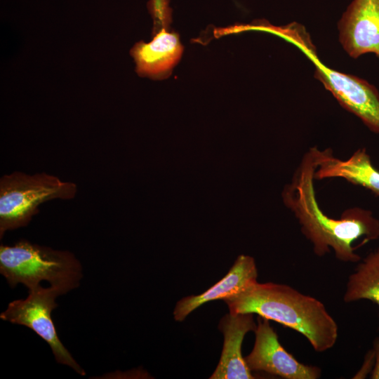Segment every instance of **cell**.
Masks as SVG:
<instances>
[{
	"label": "cell",
	"mask_w": 379,
	"mask_h": 379,
	"mask_svg": "<svg viewBox=\"0 0 379 379\" xmlns=\"http://www.w3.org/2000/svg\"><path fill=\"white\" fill-rule=\"evenodd\" d=\"M317 164L312 148L302 157L290 183L281 197L285 206L294 214L301 232L310 241L313 251L322 257L333 250L335 257L345 262H358L354 243L365 244L379 239V220L373 213L359 207L350 208L339 218L323 212L318 204L314 187Z\"/></svg>",
	"instance_id": "cell-1"
},
{
	"label": "cell",
	"mask_w": 379,
	"mask_h": 379,
	"mask_svg": "<svg viewBox=\"0 0 379 379\" xmlns=\"http://www.w3.org/2000/svg\"><path fill=\"white\" fill-rule=\"evenodd\" d=\"M224 301L230 313L256 314L300 333L316 352L337 342L338 327L325 305L288 285L257 281Z\"/></svg>",
	"instance_id": "cell-2"
},
{
	"label": "cell",
	"mask_w": 379,
	"mask_h": 379,
	"mask_svg": "<svg viewBox=\"0 0 379 379\" xmlns=\"http://www.w3.org/2000/svg\"><path fill=\"white\" fill-rule=\"evenodd\" d=\"M79 261L69 251L21 240L13 246H0V272L11 287L18 284L28 289L40 285L41 281L51 286L72 290L78 286L82 277Z\"/></svg>",
	"instance_id": "cell-3"
},
{
	"label": "cell",
	"mask_w": 379,
	"mask_h": 379,
	"mask_svg": "<svg viewBox=\"0 0 379 379\" xmlns=\"http://www.w3.org/2000/svg\"><path fill=\"white\" fill-rule=\"evenodd\" d=\"M77 192L75 183L46 173L4 175L0 179V238L8 230L27 225L44 202L72 199Z\"/></svg>",
	"instance_id": "cell-4"
},
{
	"label": "cell",
	"mask_w": 379,
	"mask_h": 379,
	"mask_svg": "<svg viewBox=\"0 0 379 379\" xmlns=\"http://www.w3.org/2000/svg\"><path fill=\"white\" fill-rule=\"evenodd\" d=\"M68 291L61 286L51 285L48 288H43L39 285L29 289V295L25 299L11 302L0 317L32 329L49 345L58 363L67 365L85 375L84 369L60 340L51 319V312L57 307L55 298Z\"/></svg>",
	"instance_id": "cell-5"
},
{
	"label": "cell",
	"mask_w": 379,
	"mask_h": 379,
	"mask_svg": "<svg viewBox=\"0 0 379 379\" xmlns=\"http://www.w3.org/2000/svg\"><path fill=\"white\" fill-rule=\"evenodd\" d=\"M270 320L258 317L252 351L244 357L251 371H263L286 379H317L321 368L299 362L281 345Z\"/></svg>",
	"instance_id": "cell-6"
},
{
	"label": "cell",
	"mask_w": 379,
	"mask_h": 379,
	"mask_svg": "<svg viewBox=\"0 0 379 379\" xmlns=\"http://www.w3.org/2000/svg\"><path fill=\"white\" fill-rule=\"evenodd\" d=\"M314 76L340 105L359 117L373 133H379V92L364 79L330 69L314 61Z\"/></svg>",
	"instance_id": "cell-7"
},
{
	"label": "cell",
	"mask_w": 379,
	"mask_h": 379,
	"mask_svg": "<svg viewBox=\"0 0 379 379\" xmlns=\"http://www.w3.org/2000/svg\"><path fill=\"white\" fill-rule=\"evenodd\" d=\"M338 25L340 42L350 57L372 53L379 58V0H353Z\"/></svg>",
	"instance_id": "cell-8"
},
{
	"label": "cell",
	"mask_w": 379,
	"mask_h": 379,
	"mask_svg": "<svg viewBox=\"0 0 379 379\" xmlns=\"http://www.w3.org/2000/svg\"><path fill=\"white\" fill-rule=\"evenodd\" d=\"M256 326L251 313L230 312L220 319L218 328L224 337L222 350L218 366L209 378H255L242 356L241 345L246 334L254 332Z\"/></svg>",
	"instance_id": "cell-9"
},
{
	"label": "cell",
	"mask_w": 379,
	"mask_h": 379,
	"mask_svg": "<svg viewBox=\"0 0 379 379\" xmlns=\"http://www.w3.org/2000/svg\"><path fill=\"white\" fill-rule=\"evenodd\" d=\"M312 149L317 164L314 179L342 178L379 197V171L365 148L358 149L345 160L335 157L331 149Z\"/></svg>",
	"instance_id": "cell-10"
},
{
	"label": "cell",
	"mask_w": 379,
	"mask_h": 379,
	"mask_svg": "<svg viewBox=\"0 0 379 379\" xmlns=\"http://www.w3.org/2000/svg\"><path fill=\"white\" fill-rule=\"evenodd\" d=\"M257 278L254 258L246 255H239L227 274L208 290L199 295L183 298L177 302L173 310L175 320L182 321L192 312L208 302L224 300L240 293L257 282Z\"/></svg>",
	"instance_id": "cell-11"
},
{
	"label": "cell",
	"mask_w": 379,
	"mask_h": 379,
	"mask_svg": "<svg viewBox=\"0 0 379 379\" xmlns=\"http://www.w3.org/2000/svg\"><path fill=\"white\" fill-rule=\"evenodd\" d=\"M182 52L178 36L163 29L151 42L137 43L131 50V55L140 75L161 78L179 61Z\"/></svg>",
	"instance_id": "cell-12"
},
{
	"label": "cell",
	"mask_w": 379,
	"mask_h": 379,
	"mask_svg": "<svg viewBox=\"0 0 379 379\" xmlns=\"http://www.w3.org/2000/svg\"><path fill=\"white\" fill-rule=\"evenodd\" d=\"M357 263L348 277L343 300L350 303L368 300L379 308V246Z\"/></svg>",
	"instance_id": "cell-13"
},
{
	"label": "cell",
	"mask_w": 379,
	"mask_h": 379,
	"mask_svg": "<svg viewBox=\"0 0 379 379\" xmlns=\"http://www.w3.org/2000/svg\"><path fill=\"white\" fill-rule=\"evenodd\" d=\"M375 352L373 349L368 351L366 354L365 359L363 366L357 373L354 375V378H364L366 375L372 372L375 364Z\"/></svg>",
	"instance_id": "cell-14"
},
{
	"label": "cell",
	"mask_w": 379,
	"mask_h": 379,
	"mask_svg": "<svg viewBox=\"0 0 379 379\" xmlns=\"http://www.w3.org/2000/svg\"><path fill=\"white\" fill-rule=\"evenodd\" d=\"M373 349L375 352V364L371 374V378L379 379V337L375 339Z\"/></svg>",
	"instance_id": "cell-15"
}]
</instances>
